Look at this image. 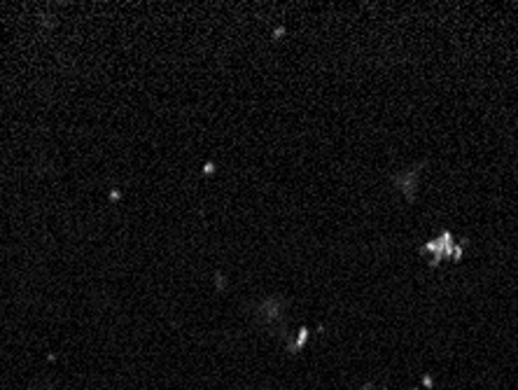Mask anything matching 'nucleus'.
Wrapping results in <instances>:
<instances>
[{
    "mask_svg": "<svg viewBox=\"0 0 518 390\" xmlns=\"http://www.w3.org/2000/svg\"><path fill=\"white\" fill-rule=\"evenodd\" d=\"M415 180H418L415 173H402V176L395 178L397 187H402V192L408 196V199H413V194H415Z\"/></svg>",
    "mask_w": 518,
    "mask_h": 390,
    "instance_id": "1",
    "label": "nucleus"
}]
</instances>
